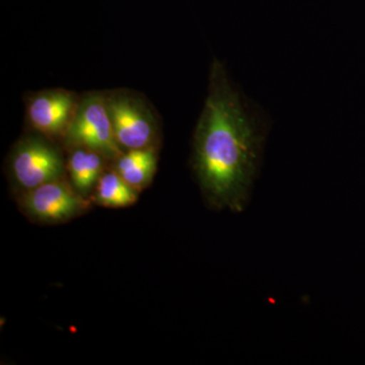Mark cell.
<instances>
[{"label":"cell","instance_id":"obj_1","mask_svg":"<svg viewBox=\"0 0 365 365\" xmlns=\"http://www.w3.org/2000/svg\"><path fill=\"white\" fill-rule=\"evenodd\" d=\"M265 132V124L237 90L222 62L213 60L192 155L209 205L242 211L260 165Z\"/></svg>","mask_w":365,"mask_h":365},{"label":"cell","instance_id":"obj_2","mask_svg":"<svg viewBox=\"0 0 365 365\" xmlns=\"http://www.w3.org/2000/svg\"><path fill=\"white\" fill-rule=\"evenodd\" d=\"M64 138L71 148H90L106 158L116 160L123 153L113 130L107 98L102 93H88L79 101Z\"/></svg>","mask_w":365,"mask_h":365},{"label":"cell","instance_id":"obj_3","mask_svg":"<svg viewBox=\"0 0 365 365\" xmlns=\"http://www.w3.org/2000/svg\"><path fill=\"white\" fill-rule=\"evenodd\" d=\"M113 130L122 150L153 148L157 140L158 120L145 101L129 91L106 96Z\"/></svg>","mask_w":365,"mask_h":365},{"label":"cell","instance_id":"obj_4","mask_svg":"<svg viewBox=\"0 0 365 365\" xmlns=\"http://www.w3.org/2000/svg\"><path fill=\"white\" fill-rule=\"evenodd\" d=\"M11 170L14 181L26 192L62 179L66 165L61 153L51 143L40 137L29 136L14 148Z\"/></svg>","mask_w":365,"mask_h":365},{"label":"cell","instance_id":"obj_5","mask_svg":"<svg viewBox=\"0 0 365 365\" xmlns=\"http://www.w3.org/2000/svg\"><path fill=\"white\" fill-rule=\"evenodd\" d=\"M23 207L31 217L42 222H62L81 215L86 208L85 196L63 180H55L26 191Z\"/></svg>","mask_w":365,"mask_h":365},{"label":"cell","instance_id":"obj_6","mask_svg":"<svg viewBox=\"0 0 365 365\" xmlns=\"http://www.w3.org/2000/svg\"><path fill=\"white\" fill-rule=\"evenodd\" d=\"M76 96L66 90L41 91L30 98L28 118L31 125L47 136L64 134L76 111Z\"/></svg>","mask_w":365,"mask_h":365},{"label":"cell","instance_id":"obj_7","mask_svg":"<svg viewBox=\"0 0 365 365\" xmlns=\"http://www.w3.org/2000/svg\"><path fill=\"white\" fill-rule=\"evenodd\" d=\"M106 158L98 151L86 148H72L67 163L72 187L81 195L91 193L104 174Z\"/></svg>","mask_w":365,"mask_h":365},{"label":"cell","instance_id":"obj_8","mask_svg":"<svg viewBox=\"0 0 365 365\" xmlns=\"http://www.w3.org/2000/svg\"><path fill=\"white\" fill-rule=\"evenodd\" d=\"M157 163L153 148L129 150L116 158L114 170L139 192L150 185L157 170Z\"/></svg>","mask_w":365,"mask_h":365},{"label":"cell","instance_id":"obj_9","mask_svg":"<svg viewBox=\"0 0 365 365\" xmlns=\"http://www.w3.org/2000/svg\"><path fill=\"white\" fill-rule=\"evenodd\" d=\"M138 198V191L125 181L116 170L102 175L96 187V200L105 207H127Z\"/></svg>","mask_w":365,"mask_h":365}]
</instances>
